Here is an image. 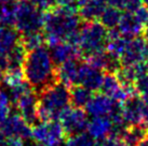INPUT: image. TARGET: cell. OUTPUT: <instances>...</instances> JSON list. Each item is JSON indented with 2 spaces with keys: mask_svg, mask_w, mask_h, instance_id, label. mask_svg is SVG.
Returning <instances> with one entry per match:
<instances>
[{
  "mask_svg": "<svg viewBox=\"0 0 148 146\" xmlns=\"http://www.w3.org/2000/svg\"><path fill=\"white\" fill-rule=\"evenodd\" d=\"M81 25V17L77 10L66 7L53 8L45 15L43 36L49 44L69 41L76 44Z\"/></svg>",
  "mask_w": 148,
  "mask_h": 146,
  "instance_id": "obj_1",
  "label": "cell"
},
{
  "mask_svg": "<svg viewBox=\"0 0 148 146\" xmlns=\"http://www.w3.org/2000/svg\"><path fill=\"white\" fill-rule=\"evenodd\" d=\"M23 76L27 84L38 91L56 82L55 64L49 47L43 44L27 51L23 66Z\"/></svg>",
  "mask_w": 148,
  "mask_h": 146,
  "instance_id": "obj_2",
  "label": "cell"
},
{
  "mask_svg": "<svg viewBox=\"0 0 148 146\" xmlns=\"http://www.w3.org/2000/svg\"><path fill=\"white\" fill-rule=\"evenodd\" d=\"M70 89L61 82L40 90L38 97V118L42 122L60 120L70 107Z\"/></svg>",
  "mask_w": 148,
  "mask_h": 146,
  "instance_id": "obj_3",
  "label": "cell"
},
{
  "mask_svg": "<svg viewBox=\"0 0 148 146\" xmlns=\"http://www.w3.org/2000/svg\"><path fill=\"white\" fill-rule=\"evenodd\" d=\"M108 29L99 22H88L79 29L76 45L81 56L89 58L101 51L106 49Z\"/></svg>",
  "mask_w": 148,
  "mask_h": 146,
  "instance_id": "obj_4",
  "label": "cell"
},
{
  "mask_svg": "<svg viewBox=\"0 0 148 146\" xmlns=\"http://www.w3.org/2000/svg\"><path fill=\"white\" fill-rule=\"evenodd\" d=\"M45 13L29 0H20L15 3L14 28L23 34L41 32L45 25Z\"/></svg>",
  "mask_w": 148,
  "mask_h": 146,
  "instance_id": "obj_5",
  "label": "cell"
},
{
  "mask_svg": "<svg viewBox=\"0 0 148 146\" xmlns=\"http://www.w3.org/2000/svg\"><path fill=\"white\" fill-rule=\"evenodd\" d=\"M65 135L60 120H40L32 126V139L47 146H64Z\"/></svg>",
  "mask_w": 148,
  "mask_h": 146,
  "instance_id": "obj_6",
  "label": "cell"
},
{
  "mask_svg": "<svg viewBox=\"0 0 148 146\" xmlns=\"http://www.w3.org/2000/svg\"><path fill=\"white\" fill-rule=\"evenodd\" d=\"M122 103L115 101L114 99L102 93L93 95L89 103L86 105V114L91 117H112L122 112Z\"/></svg>",
  "mask_w": 148,
  "mask_h": 146,
  "instance_id": "obj_7",
  "label": "cell"
},
{
  "mask_svg": "<svg viewBox=\"0 0 148 146\" xmlns=\"http://www.w3.org/2000/svg\"><path fill=\"white\" fill-rule=\"evenodd\" d=\"M101 91L114 99L119 103H123L127 98H130L135 93V89L133 85H125L119 80L116 73L108 72L105 74L101 86Z\"/></svg>",
  "mask_w": 148,
  "mask_h": 146,
  "instance_id": "obj_8",
  "label": "cell"
},
{
  "mask_svg": "<svg viewBox=\"0 0 148 146\" xmlns=\"http://www.w3.org/2000/svg\"><path fill=\"white\" fill-rule=\"evenodd\" d=\"M121 66L148 64V43L144 38H129L125 49L120 57Z\"/></svg>",
  "mask_w": 148,
  "mask_h": 146,
  "instance_id": "obj_9",
  "label": "cell"
},
{
  "mask_svg": "<svg viewBox=\"0 0 148 146\" xmlns=\"http://www.w3.org/2000/svg\"><path fill=\"white\" fill-rule=\"evenodd\" d=\"M66 135L82 133L86 130L89 115L81 107H69L60 119Z\"/></svg>",
  "mask_w": 148,
  "mask_h": 146,
  "instance_id": "obj_10",
  "label": "cell"
},
{
  "mask_svg": "<svg viewBox=\"0 0 148 146\" xmlns=\"http://www.w3.org/2000/svg\"><path fill=\"white\" fill-rule=\"evenodd\" d=\"M0 131L7 138H20L22 140L32 139V127L20 114H9L0 122Z\"/></svg>",
  "mask_w": 148,
  "mask_h": 146,
  "instance_id": "obj_11",
  "label": "cell"
},
{
  "mask_svg": "<svg viewBox=\"0 0 148 146\" xmlns=\"http://www.w3.org/2000/svg\"><path fill=\"white\" fill-rule=\"evenodd\" d=\"M14 104L18 114L28 125L33 126L38 122V96L34 89L30 88L20 96Z\"/></svg>",
  "mask_w": 148,
  "mask_h": 146,
  "instance_id": "obj_12",
  "label": "cell"
},
{
  "mask_svg": "<svg viewBox=\"0 0 148 146\" xmlns=\"http://www.w3.org/2000/svg\"><path fill=\"white\" fill-rule=\"evenodd\" d=\"M104 76L105 73L103 70L94 67L90 62L80 64L77 84L90 89L91 91H96L101 89Z\"/></svg>",
  "mask_w": 148,
  "mask_h": 146,
  "instance_id": "obj_13",
  "label": "cell"
},
{
  "mask_svg": "<svg viewBox=\"0 0 148 146\" xmlns=\"http://www.w3.org/2000/svg\"><path fill=\"white\" fill-rule=\"evenodd\" d=\"M121 107H122V116L127 127L142 124V118L146 104L140 99V96L133 95L130 98H127L121 104Z\"/></svg>",
  "mask_w": 148,
  "mask_h": 146,
  "instance_id": "obj_14",
  "label": "cell"
},
{
  "mask_svg": "<svg viewBox=\"0 0 148 146\" xmlns=\"http://www.w3.org/2000/svg\"><path fill=\"white\" fill-rule=\"evenodd\" d=\"M49 51L55 66L62 65L70 59H76L80 55L77 45L69 41H60L49 44Z\"/></svg>",
  "mask_w": 148,
  "mask_h": 146,
  "instance_id": "obj_15",
  "label": "cell"
},
{
  "mask_svg": "<svg viewBox=\"0 0 148 146\" xmlns=\"http://www.w3.org/2000/svg\"><path fill=\"white\" fill-rule=\"evenodd\" d=\"M80 64L78 59H70L58 66L56 69V81L66 86H74L78 83V74Z\"/></svg>",
  "mask_w": 148,
  "mask_h": 146,
  "instance_id": "obj_16",
  "label": "cell"
},
{
  "mask_svg": "<svg viewBox=\"0 0 148 146\" xmlns=\"http://www.w3.org/2000/svg\"><path fill=\"white\" fill-rule=\"evenodd\" d=\"M117 28L122 36L127 38H134V36H138L143 32L145 26L140 23V20L136 17L133 12H124L121 15Z\"/></svg>",
  "mask_w": 148,
  "mask_h": 146,
  "instance_id": "obj_17",
  "label": "cell"
},
{
  "mask_svg": "<svg viewBox=\"0 0 148 146\" xmlns=\"http://www.w3.org/2000/svg\"><path fill=\"white\" fill-rule=\"evenodd\" d=\"M111 130H112V122L108 116L91 117L86 127L88 134L96 141L110 135Z\"/></svg>",
  "mask_w": 148,
  "mask_h": 146,
  "instance_id": "obj_18",
  "label": "cell"
},
{
  "mask_svg": "<svg viewBox=\"0 0 148 146\" xmlns=\"http://www.w3.org/2000/svg\"><path fill=\"white\" fill-rule=\"evenodd\" d=\"M86 59H88V62H90L91 65H93L94 67L103 71H107V72L116 73L121 67V62L119 59L108 53L106 49L101 51Z\"/></svg>",
  "mask_w": 148,
  "mask_h": 146,
  "instance_id": "obj_19",
  "label": "cell"
},
{
  "mask_svg": "<svg viewBox=\"0 0 148 146\" xmlns=\"http://www.w3.org/2000/svg\"><path fill=\"white\" fill-rule=\"evenodd\" d=\"M108 5L107 0H86L79 7V15L86 22L97 20Z\"/></svg>",
  "mask_w": 148,
  "mask_h": 146,
  "instance_id": "obj_20",
  "label": "cell"
},
{
  "mask_svg": "<svg viewBox=\"0 0 148 146\" xmlns=\"http://www.w3.org/2000/svg\"><path fill=\"white\" fill-rule=\"evenodd\" d=\"M21 42V33L11 26H0V55L8 57L18 43Z\"/></svg>",
  "mask_w": 148,
  "mask_h": 146,
  "instance_id": "obj_21",
  "label": "cell"
},
{
  "mask_svg": "<svg viewBox=\"0 0 148 146\" xmlns=\"http://www.w3.org/2000/svg\"><path fill=\"white\" fill-rule=\"evenodd\" d=\"M27 55V49L21 42L10 52L7 60V72H23V66Z\"/></svg>",
  "mask_w": 148,
  "mask_h": 146,
  "instance_id": "obj_22",
  "label": "cell"
},
{
  "mask_svg": "<svg viewBox=\"0 0 148 146\" xmlns=\"http://www.w3.org/2000/svg\"><path fill=\"white\" fill-rule=\"evenodd\" d=\"M148 137V130L143 125L129 126L122 134L121 139L127 143V146H136L140 141Z\"/></svg>",
  "mask_w": 148,
  "mask_h": 146,
  "instance_id": "obj_23",
  "label": "cell"
},
{
  "mask_svg": "<svg viewBox=\"0 0 148 146\" xmlns=\"http://www.w3.org/2000/svg\"><path fill=\"white\" fill-rule=\"evenodd\" d=\"M93 91L88 89L81 85H74L71 86L70 89V103L75 107H86V105L89 103L91 98L93 96Z\"/></svg>",
  "mask_w": 148,
  "mask_h": 146,
  "instance_id": "obj_24",
  "label": "cell"
},
{
  "mask_svg": "<svg viewBox=\"0 0 148 146\" xmlns=\"http://www.w3.org/2000/svg\"><path fill=\"white\" fill-rule=\"evenodd\" d=\"M122 12L121 10L112 5H108L99 17V23L107 29H116L118 27Z\"/></svg>",
  "mask_w": 148,
  "mask_h": 146,
  "instance_id": "obj_25",
  "label": "cell"
},
{
  "mask_svg": "<svg viewBox=\"0 0 148 146\" xmlns=\"http://www.w3.org/2000/svg\"><path fill=\"white\" fill-rule=\"evenodd\" d=\"M45 38L41 32H33L23 34L21 36V43L24 45V47L27 51L36 49L38 46L45 44Z\"/></svg>",
  "mask_w": 148,
  "mask_h": 146,
  "instance_id": "obj_26",
  "label": "cell"
},
{
  "mask_svg": "<svg viewBox=\"0 0 148 146\" xmlns=\"http://www.w3.org/2000/svg\"><path fill=\"white\" fill-rule=\"evenodd\" d=\"M64 146H96V142L88 133H79L70 135L67 141L64 143Z\"/></svg>",
  "mask_w": 148,
  "mask_h": 146,
  "instance_id": "obj_27",
  "label": "cell"
},
{
  "mask_svg": "<svg viewBox=\"0 0 148 146\" xmlns=\"http://www.w3.org/2000/svg\"><path fill=\"white\" fill-rule=\"evenodd\" d=\"M12 103V99H11L8 91L5 89L0 88V122L11 113Z\"/></svg>",
  "mask_w": 148,
  "mask_h": 146,
  "instance_id": "obj_28",
  "label": "cell"
},
{
  "mask_svg": "<svg viewBox=\"0 0 148 146\" xmlns=\"http://www.w3.org/2000/svg\"><path fill=\"white\" fill-rule=\"evenodd\" d=\"M133 86L135 93H138L140 99L145 102L146 105H148V73L140 76L138 80H136Z\"/></svg>",
  "mask_w": 148,
  "mask_h": 146,
  "instance_id": "obj_29",
  "label": "cell"
},
{
  "mask_svg": "<svg viewBox=\"0 0 148 146\" xmlns=\"http://www.w3.org/2000/svg\"><path fill=\"white\" fill-rule=\"evenodd\" d=\"M96 146H127V143L124 142L121 138L108 135V137L102 139V140H97Z\"/></svg>",
  "mask_w": 148,
  "mask_h": 146,
  "instance_id": "obj_30",
  "label": "cell"
},
{
  "mask_svg": "<svg viewBox=\"0 0 148 146\" xmlns=\"http://www.w3.org/2000/svg\"><path fill=\"white\" fill-rule=\"evenodd\" d=\"M29 1L41 11H50L51 9L55 8L58 3V0H29Z\"/></svg>",
  "mask_w": 148,
  "mask_h": 146,
  "instance_id": "obj_31",
  "label": "cell"
},
{
  "mask_svg": "<svg viewBox=\"0 0 148 146\" xmlns=\"http://www.w3.org/2000/svg\"><path fill=\"white\" fill-rule=\"evenodd\" d=\"M140 5H143L142 0H124L122 10H124L125 12H134Z\"/></svg>",
  "mask_w": 148,
  "mask_h": 146,
  "instance_id": "obj_32",
  "label": "cell"
},
{
  "mask_svg": "<svg viewBox=\"0 0 148 146\" xmlns=\"http://www.w3.org/2000/svg\"><path fill=\"white\" fill-rule=\"evenodd\" d=\"M107 2L109 5H112V7H116V8L120 9L122 11V8H123V3L124 0H107Z\"/></svg>",
  "mask_w": 148,
  "mask_h": 146,
  "instance_id": "obj_33",
  "label": "cell"
},
{
  "mask_svg": "<svg viewBox=\"0 0 148 146\" xmlns=\"http://www.w3.org/2000/svg\"><path fill=\"white\" fill-rule=\"evenodd\" d=\"M143 126L148 130V105H146L144 110V114H143V118H142V124Z\"/></svg>",
  "mask_w": 148,
  "mask_h": 146,
  "instance_id": "obj_34",
  "label": "cell"
},
{
  "mask_svg": "<svg viewBox=\"0 0 148 146\" xmlns=\"http://www.w3.org/2000/svg\"><path fill=\"white\" fill-rule=\"evenodd\" d=\"M0 146H7V137L0 131Z\"/></svg>",
  "mask_w": 148,
  "mask_h": 146,
  "instance_id": "obj_35",
  "label": "cell"
},
{
  "mask_svg": "<svg viewBox=\"0 0 148 146\" xmlns=\"http://www.w3.org/2000/svg\"><path fill=\"white\" fill-rule=\"evenodd\" d=\"M143 33H144V39H145V41L148 43V24L145 26V28H144V30H143Z\"/></svg>",
  "mask_w": 148,
  "mask_h": 146,
  "instance_id": "obj_36",
  "label": "cell"
},
{
  "mask_svg": "<svg viewBox=\"0 0 148 146\" xmlns=\"http://www.w3.org/2000/svg\"><path fill=\"white\" fill-rule=\"evenodd\" d=\"M18 0H0V3L1 4H11V3H15Z\"/></svg>",
  "mask_w": 148,
  "mask_h": 146,
  "instance_id": "obj_37",
  "label": "cell"
},
{
  "mask_svg": "<svg viewBox=\"0 0 148 146\" xmlns=\"http://www.w3.org/2000/svg\"><path fill=\"white\" fill-rule=\"evenodd\" d=\"M4 75H5V74H4L3 70L0 69V86L4 83Z\"/></svg>",
  "mask_w": 148,
  "mask_h": 146,
  "instance_id": "obj_38",
  "label": "cell"
},
{
  "mask_svg": "<svg viewBox=\"0 0 148 146\" xmlns=\"http://www.w3.org/2000/svg\"><path fill=\"white\" fill-rule=\"evenodd\" d=\"M136 146H148V137L147 138H145L143 141H140Z\"/></svg>",
  "mask_w": 148,
  "mask_h": 146,
  "instance_id": "obj_39",
  "label": "cell"
},
{
  "mask_svg": "<svg viewBox=\"0 0 148 146\" xmlns=\"http://www.w3.org/2000/svg\"><path fill=\"white\" fill-rule=\"evenodd\" d=\"M142 4L144 5L145 8L148 9V0H142Z\"/></svg>",
  "mask_w": 148,
  "mask_h": 146,
  "instance_id": "obj_40",
  "label": "cell"
},
{
  "mask_svg": "<svg viewBox=\"0 0 148 146\" xmlns=\"http://www.w3.org/2000/svg\"><path fill=\"white\" fill-rule=\"evenodd\" d=\"M34 146H47V145H45V144H41V143H38V144H36V145H34Z\"/></svg>",
  "mask_w": 148,
  "mask_h": 146,
  "instance_id": "obj_41",
  "label": "cell"
},
{
  "mask_svg": "<svg viewBox=\"0 0 148 146\" xmlns=\"http://www.w3.org/2000/svg\"><path fill=\"white\" fill-rule=\"evenodd\" d=\"M1 8H2V4L0 3V11H1Z\"/></svg>",
  "mask_w": 148,
  "mask_h": 146,
  "instance_id": "obj_42",
  "label": "cell"
}]
</instances>
